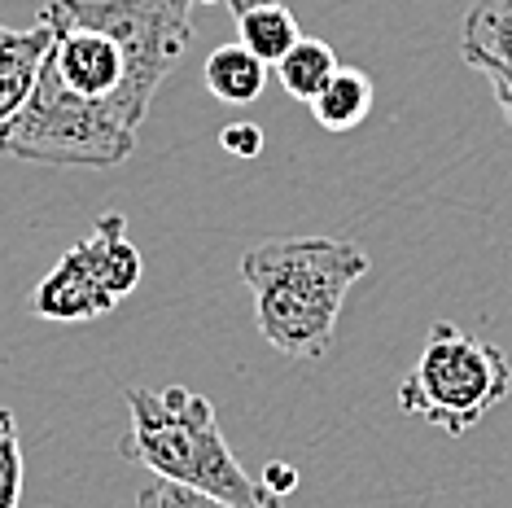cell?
I'll list each match as a JSON object with an SVG mask.
<instances>
[{
  "instance_id": "6da1fadb",
  "label": "cell",
  "mask_w": 512,
  "mask_h": 508,
  "mask_svg": "<svg viewBox=\"0 0 512 508\" xmlns=\"http://www.w3.org/2000/svg\"><path fill=\"white\" fill-rule=\"evenodd\" d=\"M206 0H49L53 40L31 101L0 127V154L49 167H119L162 79L193 44Z\"/></svg>"
},
{
  "instance_id": "7a4b0ae2",
  "label": "cell",
  "mask_w": 512,
  "mask_h": 508,
  "mask_svg": "<svg viewBox=\"0 0 512 508\" xmlns=\"http://www.w3.org/2000/svg\"><path fill=\"white\" fill-rule=\"evenodd\" d=\"M364 272V246L337 237H276L241 254L259 333L285 360H320L329 351L342 303Z\"/></svg>"
},
{
  "instance_id": "3957f363",
  "label": "cell",
  "mask_w": 512,
  "mask_h": 508,
  "mask_svg": "<svg viewBox=\"0 0 512 508\" xmlns=\"http://www.w3.org/2000/svg\"><path fill=\"white\" fill-rule=\"evenodd\" d=\"M123 399L127 412H132V430H127L119 452L149 469L154 478L180 482V487L219 495V500L232 504H259L263 495H272L232 456V447L219 434L215 403L206 395H193L184 386H132Z\"/></svg>"
},
{
  "instance_id": "277c9868",
  "label": "cell",
  "mask_w": 512,
  "mask_h": 508,
  "mask_svg": "<svg viewBox=\"0 0 512 508\" xmlns=\"http://www.w3.org/2000/svg\"><path fill=\"white\" fill-rule=\"evenodd\" d=\"M512 390V364L495 342L438 320L421 346V360L399 386V408L434 430L460 438L486 421Z\"/></svg>"
},
{
  "instance_id": "5b68a950",
  "label": "cell",
  "mask_w": 512,
  "mask_h": 508,
  "mask_svg": "<svg viewBox=\"0 0 512 508\" xmlns=\"http://www.w3.org/2000/svg\"><path fill=\"white\" fill-rule=\"evenodd\" d=\"M114 298L106 285H101L97 268L88 259V246L79 241L57 259V268L44 276L31 294V311L40 320H57V325H88V320H101L114 311Z\"/></svg>"
},
{
  "instance_id": "8992f818",
  "label": "cell",
  "mask_w": 512,
  "mask_h": 508,
  "mask_svg": "<svg viewBox=\"0 0 512 508\" xmlns=\"http://www.w3.org/2000/svg\"><path fill=\"white\" fill-rule=\"evenodd\" d=\"M49 40H53V31L44 18L27 31L0 27V127L14 123L18 110L31 101L44 53H49Z\"/></svg>"
},
{
  "instance_id": "52a82bcc",
  "label": "cell",
  "mask_w": 512,
  "mask_h": 508,
  "mask_svg": "<svg viewBox=\"0 0 512 508\" xmlns=\"http://www.w3.org/2000/svg\"><path fill=\"white\" fill-rule=\"evenodd\" d=\"M460 57L482 75L512 71V0H473L460 31Z\"/></svg>"
},
{
  "instance_id": "ba28073f",
  "label": "cell",
  "mask_w": 512,
  "mask_h": 508,
  "mask_svg": "<svg viewBox=\"0 0 512 508\" xmlns=\"http://www.w3.org/2000/svg\"><path fill=\"white\" fill-rule=\"evenodd\" d=\"M84 246H88V259H92V268H97L101 285H106L114 298H127L136 285H141L145 259H141V250L127 241V219L119 211L101 215L97 233L84 237Z\"/></svg>"
},
{
  "instance_id": "9c48e42d",
  "label": "cell",
  "mask_w": 512,
  "mask_h": 508,
  "mask_svg": "<svg viewBox=\"0 0 512 508\" xmlns=\"http://www.w3.org/2000/svg\"><path fill=\"white\" fill-rule=\"evenodd\" d=\"M372 101H377L372 79L364 71H355V66H337L333 79L307 101V106L324 132H355V127L372 114Z\"/></svg>"
},
{
  "instance_id": "30bf717a",
  "label": "cell",
  "mask_w": 512,
  "mask_h": 508,
  "mask_svg": "<svg viewBox=\"0 0 512 508\" xmlns=\"http://www.w3.org/2000/svg\"><path fill=\"white\" fill-rule=\"evenodd\" d=\"M267 71L272 66L263 62V57H254L246 44H219V49H211V57H206V88H211V97L228 101V106H246V101H254L267 84Z\"/></svg>"
},
{
  "instance_id": "8fae6325",
  "label": "cell",
  "mask_w": 512,
  "mask_h": 508,
  "mask_svg": "<svg viewBox=\"0 0 512 508\" xmlns=\"http://www.w3.org/2000/svg\"><path fill=\"white\" fill-rule=\"evenodd\" d=\"M237 40L246 44L254 57H263L267 66H276L302 40V31H298V18L289 14L285 0H259V5L237 14Z\"/></svg>"
},
{
  "instance_id": "7c38bea8",
  "label": "cell",
  "mask_w": 512,
  "mask_h": 508,
  "mask_svg": "<svg viewBox=\"0 0 512 508\" xmlns=\"http://www.w3.org/2000/svg\"><path fill=\"white\" fill-rule=\"evenodd\" d=\"M272 71H276L281 88H285L294 101H311V97H316V92L333 79V71H337V53H333V44L302 36L294 49H289L281 62L272 66Z\"/></svg>"
},
{
  "instance_id": "4fadbf2b",
  "label": "cell",
  "mask_w": 512,
  "mask_h": 508,
  "mask_svg": "<svg viewBox=\"0 0 512 508\" xmlns=\"http://www.w3.org/2000/svg\"><path fill=\"white\" fill-rule=\"evenodd\" d=\"M136 508H285V504H281V495H263L259 504H232V500H219V495L180 487V482L149 478L145 487L136 491Z\"/></svg>"
},
{
  "instance_id": "5bb4252c",
  "label": "cell",
  "mask_w": 512,
  "mask_h": 508,
  "mask_svg": "<svg viewBox=\"0 0 512 508\" xmlns=\"http://www.w3.org/2000/svg\"><path fill=\"white\" fill-rule=\"evenodd\" d=\"M22 438L9 408H0V508H22Z\"/></svg>"
},
{
  "instance_id": "9a60e30c",
  "label": "cell",
  "mask_w": 512,
  "mask_h": 508,
  "mask_svg": "<svg viewBox=\"0 0 512 508\" xmlns=\"http://www.w3.org/2000/svg\"><path fill=\"white\" fill-rule=\"evenodd\" d=\"M219 145L228 149V154H237V158H259L263 154V127H254V123H228L224 132H219Z\"/></svg>"
},
{
  "instance_id": "2e32d148",
  "label": "cell",
  "mask_w": 512,
  "mask_h": 508,
  "mask_svg": "<svg viewBox=\"0 0 512 508\" xmlns=\"http://www.w3.org/2000/svg\"><path fill=\"white\" fill-rule=\"evenodd\" d=\"M259 482H263V487L272 491V495H285V491H294V487H298V473L276 460V465H267V469H263V478H259Z\"/></svg>"
},
{
  "instance_id": "e0dca14e",
  "label": "cell",
  "mask_w": 512,
  "mask_h": 508,
  "mask_svg": "<svg viewBox=\"0 0 512 508\" xmlns=\"http://www.w3.org/2000/svg\"><path fill=\"white\" fill-rule=\"evenodd\" d=\"M486 79H491V92H495L499 110H504V119L512 127V71H499V75H486Z\"/></svg>"
},
{
  "instance_id": "ac0fdd59",
  "label": "cell",
  "mask_w": 512,
  "mask_h": 508,
  "mask_svg": "<svg viewBox=\"0 0 512 508\" xmlns=\"http://www.w3.org/2000/svg\"><path fill=\"white\" fill-rule=\"evenodd\" d=\"M250 5H259V0H228L232 14H241V9H250Z\"/></svg>"
}]
</instances>
